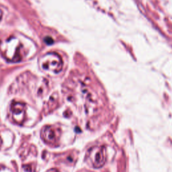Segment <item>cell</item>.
<instances>
[{"instance_id":"6da1fadb","label":"cell","mask_w":172,"mask_h":172,"mask_svg":"<svg viewBox=\"0 0 172 172\" xmlns=\"http://www.w3.org/2000/svg\"><path fill=\"white\" fill-rule=\"evenodd\" d=\"M0 51L3 57L10 61L18 62L22 59V44L14 37L10 38L3 42L0 46Z\"/></svg>"},{"instance_id":"7a4b0ae2","label":"cell","mask_w":172,"mask_h":172,"mask_svg":"<svg viewBox=\"0 0 172 172\" xmlns=\"http://www.w3.org/2000/svg\"><path fill=\"white\" fill-rule=\"evenodd\" d=\"M86 161L87 165L94 168H100L106 161V149L104 146H94L87 151Z\"/></svg>"},{"instance_id":"3957f363","label":"cell","mask_w":172,"mask_h":172,"mask_svg":"<svg viewBox=\"0 0 172 172\" xmlns=\"http://www.w3.org/2000/svg\"><path fill=\"white\" fill-rule=\"evenodd\" d=\"M61 136V130L60 128L53 125H46L41 132V137L44 143L46 145L55 147L59 145Z\"/></svg>"},{"instance_id":"277c9868","label":"cell","mask_w":172,"mask_h":172,"mask_svg":"<svg viewBox=\"0 0 172 172\" xmlns=\"http://www.w3.org/2000/svg\"><path fill=\"white\" fill-rule=\"evenodd\" d=\"M41 65L43 69L58 73L62 68V61L57 53H49L42 57Z\"/></svg>"},{"instance_id":"5b68a950","label":"cell","mask_w":172,"mask_h":172,"mask_svg":"<svg viewBox=\"0 0 172 172\" xmlns=\"http://www.w3.org/2000/svg\"><path fill=\"white\" fill-rule=\"evenodd\" d=\"M10 110L12 121L18 125H23L26 119V104L14 101L11 104Z\"/></svg>"},{"instance_id":"8992f818","label":"cell","mask_w":172,"mask_h":172,"mask_svg":"<svg viewBox=\"0 0 172 172\" xmlns=\"http://www.w3.org/2000/svg\"><path fill=\"white\" fill-rule=\"evenodd\" d=\"M45 42L48 45H51L52 43H53V40L51 37H46L45 38Z\"/></svg>"},{"instance_id":"52a82bcc","label":"cell","mask_w":172,"mask_h":172,"mask_svg":"<svg viewBox=\"0 0 172 172\" xmlns=\"http://www.w3.org/2000/svg\"><path fill=\"white\" fill-rule=\"evenodd\" d=\"M46 172H59V171L57 169H55V168H52V169L48 170Z\"/></svg>"},{"instance_id":"ba28073f","label":"cell","mask_w":172,"mask_h":172,"mask_svg":"<svg viewBox=\"0 0 172 172\" xmlns=\"http://www.w3.org/2000/svg\"><path fill=\"white\" fill-rule=\"evenodd\" d=\"M2 144H3V141H2V139L1 137V136H0V149H1V147L2 146Z\"/></svg>"},{"instance_id":"9c48e42d","label":"cell","mask_w":172,"mask_h":172,"mask_svg":"<svg viewBox=\"0 0 172 172\" xmlns=\"http://www.w3.org/2000/svg\"><path fill=\"white\" fill-rule=\"evenodd\" d=\"M2 11L0 10V20H1L2 18Z\"/></svg>"}]
</instances>
